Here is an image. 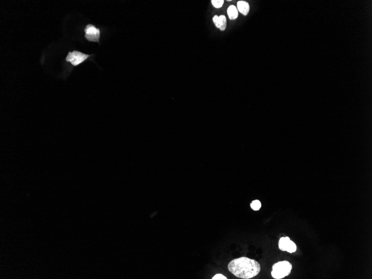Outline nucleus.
Instances as JSON below:
<instances>
[{
    "mask_svg": "<svg viewBox=\"0 0 372 279\" xmlns=\"http://www.w3.org/2000/svg\"><path fill=\"white\" fill-rule=\"evenodd\" d=\"M228 269L235 276L241 279H249L259 274L261 266L259 262L255 260L241 257L229 262Z\"/></svg>",
    "mask_w": 372,
    "mask_h": 279,
    "instance_id": "obj_1",
    "label": "nucleus"
},
{
    "mask_svg": "<svg viewBox=\"0 0 372 279\" xmlns=\"http://www.w3.org/2000/svg\"><path fill=\"white\" fill-rule=\"evenodd\" d=\"M292 265L288 261L278 262L272 266L271 275L276 279H283L290 274Z\"/></svg>",
    "mask_w": 372,
    "mask_h": 279,
    "instance_id": "obj_2",
    "label": "nucleus"
},
{
    "mask_svg": "<svg viewBox=\"0 0 372 279\" xmlns=\"http://www.w3.org/2000/svg\"><path fill=\"white\" fill-rule=\"evenodd\" d=\"M90 55L85 54L83 52L74 50L73 52H69L66 57V61L71 62L73 66L76 67L80 64Z\"/></svg>",
    "mask_w": 372,
    "mask_h": 279,
    "instance_id": "obj_3",
    "label": "nucleus"
},
{
    "mask_svg": "<svg viewBox=\"0 0 372 279\" xmlns=\"http://www.w3.org/2000/svg\"><path fill=\"white\" fill-rule=\"evenodd\" d=\"M85 37L87 40L91 42H99L100 31L94 25L88 24L84 29Z\"/></svg>",
    "mask_w": 372,
    "mask_h": 279,
    "instance_id": "obj_4",
    "label": "nucleus"
},
{
    "mask_svg": "<svg viewBox=\"0 0 372 279\" xmlns=\"http://www.w3.org/2000/svg\"><path fill=\"white\" fill-rule=\"evenodd\" d=\"M237 8L240 13L246 16L249 13L250 11V6L248 3L244 1H240L237 3Z\"/></svg>",
    "mask_w": 372,
    "mask_h": 279,
    "instance_id": "obj_5",
    "label": "nucleus"
},
{
    "mask_svg": "<svg viewBox=\"0 0 372 279\" xmlns=\"http://www.w3.org/2000/svg\"><path fill=\"white\" fill-rule=\"evenodd\" d=\"M227 14L231 20H235L238 17V10L234 5L229 6L227 9Z\"/></svg>",
    "mask_w": 372,
    "mask_h": 279,
    "instance_id": "obj_6",
    "label": "nucleus"
},
{
    "mask_svg": "<svg viewBox=\"0 0 372 279\" xmlns=\"http://www.w3.org/2000/svg\"><path fill=\"white\" fill-rule=\"evenodd\" d=\"M290 241V239L289 237H281L278 242L279 249H281V251H286V249H287V247H288Z\"/></svg>",
    "mask_w": 372,
    "mask_h": 279,
    "instance_id": "obj_7",
    "label": "nucleus"
},
{
    "mask_svg": "<svg viewBox=\"0 0 372 279\" xmlns=\"http://www.w3.org/2000/svg\"><path fill=\"white\" fill-rule=\"evenodd\" d=\"M227 26L226 18L224 15L219 16L218 19V22L217 27L221 31H224Z\"/></svg>",
    "mask_w": 372,
    "mask_h": 279,
    "instance_id": "obj_8",
    "label": "nucleus"
},
{
    "mask_svg": "<svg viewBox=\"0 0 372 279\" xmlns=\"http://www.w3.org/2000/svg\"><path fill=\"white\" fill-rule=\"evenodd\" d=\"M296 249H297V247H296L295 244L293 241L290 240L288 243V246L287 249H286V251H288L289 253H293V252H295Z\"/></svg>",
    "mask_w": 372,
    "mask_h": 279,
    "instance_id": "obj_9",
    "label": "nucleus"
},
{
    "mask_svg": "<svg viewBox=\"0 0 372 279\" xmlns=\"http://www.w3.org/2000/svg\"><path fill=\"white\" fill-rule=\"evenodd\" d=\"M251 208L254 211H258L260 209L261 207V203L259 200H255L252 202L251 203Z\"/></svg>",
    "mask_w": 372,
    "mask_h": 279,
    "instance_id": "obj_10",
    "label": "nucleus"
},
{
    "mask_svg": "<svg viewBox=\"0 0 372 279\" xmlns=\"http://www.w3.org/2000/svg\"><path fill=\"white\" fill-rule=\"evenodd\" d=\"M211 2H212V5L214 8H220L222 7V5L224 3V0H212L211 1Z\"/></svg>",
    "mask_w": 372,
    "mask_h": 279,
    "instance_id": "obj_11",
    "label": "nucleus"
},
{
    "mask_svg": "<svg viewBox=\"0 0 372 279\" xmlns=\"http://www.w3.org/2000/svg\"><path fill=\"white\" fill-rule=\"evenodd\" d=\"M226 277L224 276V275H223L221 274H216L214 275V276L212 277V279H227Z\"/></svg>",
    "mask_w": 372,
    "mask_h": 279,
    "instance_id": "obj_12",
    "label": "nucleus"
},
{
    "mask_svg": "<svg viewBox=\"0 0 372 279\" xmlns=\"http://www.w3.org/2000/svg\"><path fill=\"white\" fill-rule=\"evenodd\" d=\"M218 19H219V16H218L217 15H215L214 17L213 18V21L214 22V25L217 27V25H218Z\"/></svg>",
    "mask_w": 372,
    "mask_h": 279,
    "instance_id": "obj_13",
    "label": "nucleus"
}]
</instances>
